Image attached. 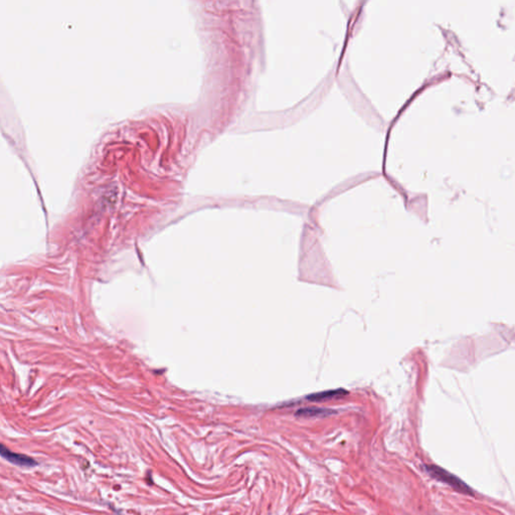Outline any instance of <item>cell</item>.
<instances>
[{
	"mask_svg": "<svg viewBox=\"0 0 515 515\" xmlns=\"http://www.w3.org/2000/svg\"><path fill=\"white\" fill-rule=\"evenodd\" d=\"M426 471L429 473L431 477L435 478L438 481L446 483L447 485L451 486L453 489L465 493V494H471L472 490L468 485H466L460 478L451 474L448 471L440 468L436 465H426Z\"/></svg>",
	"mask_w": 515,
	"mask_h": 515,
	"instance_id": "cell-1",
	"label": "cell"
},
{
	"mask_svg": "<svg viewBox=\"0 0 515 515\" xmlns=\"http://www.w3.org/2000/svg\"><path fill=\"white\" fill-rule=\"evenodd\" d=\"M334 412L332 410L321 409V408H304L297 411V416L303 417H314V416H326L332 415Z\"/></svg>",
	"mask_w": 515,
	"mask_h": 515,
	"instance_id": "cell-4",
	"label": "cell"
},
{
	"mask_svg": "<svg viewBox=\"0 0 515 515\" xmlns=\"http://www.w3.org/2000/svg\"><path fill=\"white\" fill-rule=\"evenodd\" d=\"M347 393L344 391V389H331V391H326V392H321V393H318V394H313V395L309 396L307 399L309 400H312V401H322V400H326V399H330L339 398V397H342V396H344Z\"/></svg>",
	"mask_w": 515,
	"mask_h": 515,
	"instance_id": "cell-3",
	"label": "cell"
},
{
	"mask_svg": "<svg viewBox=\"0 0 515 515\" xmlns=\"http://www.w3.org/2000/svg\"><path fill=\"white\" fill-rule=\"evenodd\" d=\"M0 454H1V456L5 459V460L17 466L33 467L37 464L33 458L26 456V455H22V454L12 453L10 450L6 449L3 445L1 446V449H0Z\"/></svg>",
	"mask_w": 515,
	"mask_h": 515,
	"instance_id": "cell-2",
	"label": "cell"
}]
</instances>
